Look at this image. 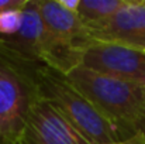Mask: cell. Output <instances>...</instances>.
<instances>
[{"mask_svg":"<svg viewBox=\"0 0 145 144\" xmlns=\"http://www.w3.org/2000/svg\"><path fill=\"white\" fill-rule=\"evenodd\" d=\"M72 85L111 122L123 139L145 130V84L110 78L83 66L66 74Z\"/></svg>","mask_w":145,"mask_h":144,"instance_id":"1","label":"cell"},{"mask_svg":"<svg viewBox=\"0 0 145 144\" xmlns=\"http://www.w3.org/2000/svg\"><path fill=\"white\" fill-rule=\"evenodd\" d=\"M37 61L0 37V144H18L33 105L40 99Z\"/></svg>","mask_w":145,"mask_h":144,"instance_id":"2","label":"cell"},{"mask_svg":"<svg viewBox=\"0 0 145 144\" xmlns=\"http://www.w3.org/2000/svg\"><path fill=\"white\" fill-rule=\"evenodd\" d=\"M35 78L40 97L52 105L93 144L123 140L111 122L106 119L92 105V102L72 85L66 74L38 62L35 66Z\"/></svg>","mask_w":145,"mask_h":144,"instance_id":"3","label":"cell"},{"mask_svg":"<svg viewBox=\"0 0 145 144\" xmlns=\"http://www.w3.org/2000/svg\"><path fill=\"white\" fill-rule=\"evenodd\" d=\"M78 65L110 78L145 84V54L137 48L88 41L78 48Z\"/></svg>","mask_w":145,"mask_h":144,"instance_id":"4","label":"cell"},{"mask_svg":"<svg viewBox=\"0 0 145 144\" xmlns=\"http://www.w3.org/2000/svg\"><path fill=\"white\" fill-rule=\"evenodd\" d=\"M88 41L116 43L145 49V0H130L108 18L85 24Z\"/></svg>","mask_w":145,"mask_h":144,"instance_id":"5","label":"cell"},{"mask_svg":"<svg viewBox=\"0 0 145 144\" xmlns=\"http://www.w3.org/2000/svg\"><path fill=\"white\" fill-rule=\"evenodd\" d=\"M18 144H93L52 105L38 99L27 117Z\"/></svg>","mask_w":145,"mask_h":144,"instance_id":"6","label":"cell"},{"mask_svg":"<svg viewBox=\"0 0 145 144\" xmlns=\"http://www.w3.org/2000/svg\"><path fill=\"white\" fill-rule=\"evenodd\" d=\"M44 26L59 51L78 66V48L88 43L86 26L79 16L65 9L59 0H38Z\"/></svg>","mask_w":145,"mask_h":144,"instance_id":"7","label":"cell"},{"mask_svg":"<svg viewBox=\"0 0 145 144\" xmlns=\"http://www.w3.org/2000/svg\"><path fill=\"white\" fill-rule=\"evenodd\" d=\"M130 0H79L76 14L85 24L108 18L128 4Z\"/></svg>","mask_w":145,"mask_h":144,"instance_id":"8","label":"cell"},{"mask_svg":"<svg viewBox=\"0 0 145 144\" xmlns=\"http://www.w3.org/2000/svg\"><path fill=\"white\" fill-rule=\"evenodd\" d=\"M21 23V10L6 11L0 14V37H10L16 34Z\"/></svg>","mask_w":145,"mask_h":144,"instance_id":"9","label":"cell"},{"mask_svg":"<svg viewBox=\"0 0 145 144\" xmlns=\"http://www.w3.org/2000/svg\"><path fill=\"white\" fill-rule=\"evenodd\" d=\"M27 0H0V14L13 10H21Z\"/></svg>","mask_w":145,"mask_h":144,"instance_id":"10","label":"cell"},{"mask_svg":"<svg viewBox=\"0 0 145 144\" xmlns=\"http://www.w3.org/2000/svg\"><path fill=\"white\" fill-rule=\"evenodd\" d=\"M106 144H145V133L138 132L131 137L118 140V141H111V143H106Z\"/></svg>","mask_w":145,"mask_h":144,"instance_id":"11","label":"cell"},{"mask_svg":"<svg viewBox=\"0 0 145 144\" xmlns=\"http://www.w3.org/2000/svg\"><path fill=\"white\" fill-rule=\"evenodd\" d=\"M144 54H145V49H144Z\"/></svg>","mask_w":145,"mask_h":144,"instance_id":"12","label":"cell"},{"mask_svg":"<svg viewBox=\"0 0 145 144\" xmlns=\"http://www.w3.org/2000/svg\"><path fill=\"white\" fill-rule=\"evenodd\" d=\"M144 133H145V130H144Z\"/></svg>","mask_w":145,"mask_h":144,"instance_id":"13","label":"cell"}]
</instances>
